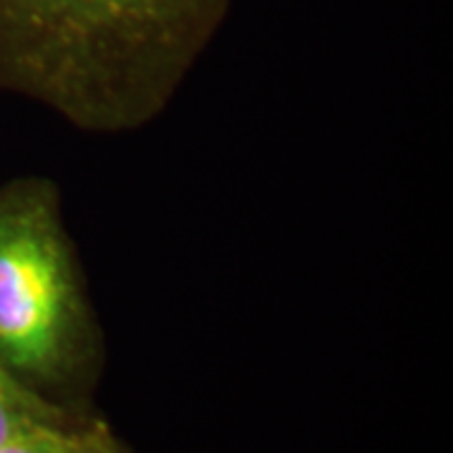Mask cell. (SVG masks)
Masks as SVG:
<instances>
[{
    "label": "cell",
    "mask_w": 453,
    "mask_h": 453,
    "mask_svg": "<svg viewBox=\"0 0 453 453\" xmlns=\"http://www.w3.org/2000/svg\"><path fill=\"white\" fill-rule=\"evenodd\" d=\"M64 411H68V405L53 403L49 398L33 393L0 365V449L26 428L53 418Z\"/></svg>",
    "instance_id": "cell-4"
},
{
    "label": "cell",
    "mask_w": 453,
    "mask_h": 453,
    "mask_svg": "<svg viewBox=\"0 0 453 453\" xmlns=\"http://www.w3.org/2000/svg\"><path fill=\"white\" fill-rule=\"evenodd\" d=\"M232 0H0V94L91 136L151 127L225 28Z\"/></svg>",
    "instance_id": "cell-1"
},
{
    "label": "cell",
    "mask_w": 453,
    "mask_h": 453,
    "mask_svg": "<svg viewBox=\"0 0 453 453\" xmlns=\"http://www.w3.org/2000/svg\"><path fill=\"white\" fill-rule=\"evenodd\" d=\"M0 365L68 408H91L104 365V327L64 189L46 174L0 184Z\"/></svg>",
    "instance_id": "cell-2"
},
{
    "label": "cell",
    "mask_w": 453,
    "mask_h": 453,
    "mask_svg": "<svg viewBox=\"0 0 453 453\" xmlns=\"http://www.w3.org/2000/svg\"><path fill=\"white\" fill-rule=\"evenodd\" d=\"M0 453H134L91 408H68L8 441Z\"/></svg>",
    "instance_id": "cell-3"
}]
</instances>
